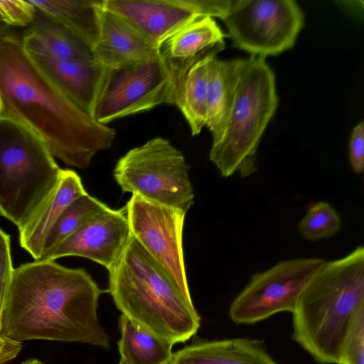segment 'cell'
Segmentation results:
<instances>
[{
  "label": "cell",
  "mask_w": 364,
  "mask_h": 364,
  "mask_svg": "<svg viewBox=\"0 0 364 364\" xmlns=\"http://www.w3.org/2000/svg\"><path fill=\"white\" fill-rule=\"evenodd\" d=\"M230 4L231 0H104L105 8L124 18L158 48L197 18L222 19Z\"/></svg>",
  "instance_id": "7c38bea8"
},
{
  "label": "cell",
  "mask_w": 364,
  "mask_h": 364,
  "mask_svg": "<svg viewBox=\"0 0 364 364\" xmlns=\"http://www.w3.org/2000/svg\"><path fill=\"white\" fill-rule=\"evenodd\" d=\"M21 364H43L41 360L36 359V358H31L28 359Z\"/></svg>",
  "instance_id": "1f68e13d"
},
{
  "label": "cell",
  "mask_w": 364,
  "mask_h": 364,
  "mask_svg": "<svg viewBox=\"0 0 364 364\" xmlns=\"http://www.w3.org/2000/svg\"><path fill=\"white\" fill-rule=\"evenodd\" d=\"M28 54L65 95L92 116L105 72L103 67L95 60H62Z\"/></svg>",
  "instance_id": "9a60e30c"
},
{
  "label": "cell",
  "mask_w": 364,
  "mask_h": 364,
  "mask_svg": "<svg viewBox=\"0 0 364 364\" xmlns=\"http://www.w3.org/2000/svg\"><path fill=\"white\" fill-rule=\"evenodd\" d=\"M22 348L21 342L8 337L0 329V364H6L14 360Z\"/></svg>",
  "instance_id": "f546056e"
},
{
  "label": "cell",
  "mask_w": 364,
  "mask_h": 364,
  "mask_svg": "<svg viewBox=\"0 0 364 364\" xmlns=\"http://www.w3.org/2000/svg\"><path fill=\"white\" fill-rule=\"evenodd\" d=\"M109 208L88 193L73 201L49 230L39 260H48L54 250L92 218Z\"/></svg>",
  "instance_id": "cb8c5ba5"
},
{
  "label": "cell",
  "mask_w": 364,
  "mask_h": 364,
  "mask_svg": "<svg viewBox=\"0 0 364 364\" xmlns=\"http://www.w3.org/2000/svg\"><path fill=\"white\" fill-rule=\"evenodd\" d=\"M102 291L82 268L34 260L14 269L1 330L17 341L80 342L109 349L97 316Z\"/></svg>",
  "instance_id": "7a4b0ae2"
},
{
  "label": "cell",
  "mask_w": 364,
  "mask_h": 364,
  "mask_svg": "<svg viewBox=\"0 0 364 364\" xmlns=\"http://www.w3.org/2000/svg\"><path fill=\"white\" fill-rule=\"evenodd\" d=\"M364 124L360 122L353 129L349 144V160L352 168L356 173L364 169Z\"/></svg>",
  "instance_id": "f1b7e54d"
},
{
  "label": "cell",
  "mask_w": 364,
  "mask_h": 364,
  "mask_svg": "<svg viewBox=\"0 0 364 364\" xmlns=\"http://www.w3.org/2000/svg\"><path fill=\"white\" fill-rule=\"evenodd\" d=\"M220 51H211L196 60L187 69L178 89L175 105L193 136L199 134L206 125L209 63Z\"/></svg>",
  "instance_id": "44dd1931"
},
{
  "label": "cell",
  "mask_w": 364,
  "mask_h": 364,
  "mask_svg": "<svg viewBox=\"0 0 364 364\" xmlns=\"http://www.w3.org/2000/svg\"><path fill=\"white\" fill-rule=\"evenodd\" d=\"M14 269L10 236L0 228V323L4 301L12 279Z\"/></svg>",
  "instance_id": "83f0119b"
},
{
  "label": "cell",
  "mask_w": 364,
  "mask_h": 364,
  "mask_svg": "<svg viewBox=\"0 0 364 364\" xmlns=\"http://www.w3.org/2000/svg\"><path fill=\"white\" fill-rule=\"evenodd\" d=\"M32 130L0 117V215L23 228L57 188L63 173Z\"/></svg>",
  "instance_id": "8992f818"
},
{
  "label": "cell",
  "mask_w": 364,
  "mask_h": 364,
  "mask_svg": "<svg viewBox=\"0 0 364 364\" xmlns=\"http://www.w3.org/2000/svg\"><path fill=\"white\" fill-rule=\"evenodd\" d=\"M0 117L23 124L65 164L87 168L109 149L116 130L97 122L38 67L21 38H0Z\"/></svg>",
  "instance_id": "6da1fadb"
},
{
  "label": "cell",
  "mask_w": 364,
  "mask_h": 364,
  "mask_svg": "<svg viewBox=\"0 0 364 364\" xmlns=\"http://www.w3.org/2000/svg\"><path fill=\"white\" fill-rule=\"evenodd\" d=\"M51 15L92 50L100 35V10L104 0H28Z\"/></svg>",
  "instance_id": "7402d4cb"
},
{
  "label": "cell",
  "mask_w": 364,
  "mask_h": 364,
  "mask_svg": "<svg viewBox=\"0 0 364 364\" xmlns=\"http://www.w3.org/2000/svg\"><path fill=\"white\" fill-rule=\"evenodd\" d=\"M131 235L171 276L192 301L186 278L182 233L187 212L132 195L124 208Z\"/></svg>",
  "instance_id": "8fae6325"
},
{
  "label": "cell",
  "mask_w": 364,
  "mask_h": 364,
  "mask_svg": "<svg viewBox=\"0 0 364 364\" xmlns=\"http://www.w3.org/2000/svg\"><path fill=\"white\" fill-rule=\"evenodd\" d=\"M196 60L174 62L159 50L141 62L105 68L92 117L99 123L107 124L162 104L175 105L179 85Z\"/></svg>",
  "instance_id": "52a82bcc"
},
{
  "label": "cell",
  "mask_w": 364,
  "mask_h": 364,
  "mask_svg": "<svg viewBox=\"0 0 364 364\" xmlns=\"http://www.w3.org/2000/svg\"><path fill=\"white\" fill-rule=\"evenodd\" d=\"M242 59L223 60L213 57L209 63L206 127L213 144L222 137L235 96Z\"/></svg>",
  "instance_id": "d6986e66"
},
{
  "label": "cell",
  "mask_w": 364,
  "mask_h": 364,
  "mask_svg": "<svg viewBox=\"0 0 364 364\" xmlns=\"http://www.w3.org/2000/svg\"><path fill=\"white\" fill-rule=\"evenodd\" d=\"M21 40L28 53L62 60H95L88 45L55 18L36 6L31 28Z\"/></svg>",
  "instance_id": "2e32d148"
},
{
  "label": "cell",
  "mask_w": 364,
  "mask_h": 364,
  "mask_svg": "<svg viewBox=\"0 0 364 364\" xmlns=\"http://www.w3.org/2000/svg\"><path fill=\"white\" fill-rule=\"evenodd\" d=\"M131 232L124 210L110 208L92 218L64 240L48 260L78 256L109 270L125 250Z\"/></svg>",
  "instance_id": "4fadbf2b"
},
{
  "label": "cell",
  "mask_w": 364,
  "mask_h": 364,
  "mask_svg": "<svg viewBox=\"0 0 364 364\" xmlns=\"http://www.w3.org/2000/svg\"><path fill=\"white\" fill-rule=\"evenodd\" d=\"M326 262L314 257L286 259L255 273L232 300L230 319L253 324L280 312L292 314L301 293Z\"/></svg>",
  "instance_id": "30bf717a"
},
{
  "label": "cell",
  "mask_w": 364,
  "mask_h": 364,
  "mask_svg": "<svg viewBox=\"0 0 364 364\" xmlns=\"http://www.w3.org/2000/svg\"><path fill=\"white\" fill-rule=\"evenodd\" d=\"M108 272V292L118 310L134 324L173 344L184 343L197 333L200 317L193 301L132 235Z\"/></svg>",
  "instance_id": "3957f363"
},
{
  "label": "cell",
  "mask_w": 364,
  "mask_h": 364,
  "mask_svg": "<svg viewBox=\"0 0 364 364\" xmlns=\"http://www.w3.org/2000/svg\"><path fill=\"white\" fill-rule=\"evenodd\" d=\"M189 168L181 151L158 136L123 155L113 176L124 193L187 212L194 202Z\"/></svg>",
  "instance_id": "ba28073f"
},
{
  "label": "cell",
  "mask_w": 364,
  "mask_h": 364,
  "mask_svg": "<svg viewBox=\"0 0 364 364\" xmlns=\"http://www.w3.org/2000/svg\"><path fill=\"white\" fill-rule=\"evenodd\" d=\"M120 339L117 343L121 358L127 364H168L172 358L170 341L134 324L125 316L119 318Z\"/></svg>",
  "instance_id": "603a6c76"
},
{
  "label": "cell",
  "mask_w": 364,
  "mask_h": 364,
  "mask_svg": "<svg viewBox=\"0 0 364 364\" xmlns=\"http://www.w3.org/2000/svg\"><path fill=\"white\" fill-rule=\"evenodd\" d=\"M341 220L338 212L327 202L312 205L298 224L300 236L316 241L334 235L341 228Z\"/></svg>",
  "instance_id": "d4e9b609"
},
{
  "label": "cell",
  "mask_w": 364,
  "mask_h": 364,
  "mask_svg": "<svg viewBox=\"0 0 364 364\" xmlns=\"http://www.w3.org/2000/svg\"><path fill=\"white\" fill-rule=\"evenodd\" d=\"M225 36L213 18L201 17L168 37L160 50L172 61L191 63L215 49L223 50Z\"/></svg>",
  "instance_id": "ffe728a7"
},
{
  "label": "cell",
  "mask_w": 364,
  "mask_h": 364,
  "mask_svg": "<svg viewBox=\"0 0 364 364\" xmlns=\"http://www.w3.org/2000/svg\"><path fill=\"white\" fill-rule=\"evenodd\" d=\"M221 20L234 47L265 58L291 48L304 26L293 0H231Z\"/></svg>",
  "instance_id": "9c48e42d"
},
{
  "label": "cell",
  "mask_w": 364,
  "mask_h": 364,
  "mask_svg": "<svg viewBox=\"0 0 364 364\" xmlns=\"http://www.w3.org/2000/svg\"><path fill=\"white\" fill-rule=\"evenodd\" d=\"M92 50L96 63L104 68L112 69L152 58L160 48L124 18L105 8L103 3L100 35Z\"/></svg>",
  "instance_id": "5bb4252c"
},
{
  "label": "cell",
  "mask_w": 364,
  "mask_h": 364,
  "mask_svg": "<svg viewBox=\"0 0 364 364\" xmlns=\"http://www.w3.org/2000/svg\"><path fill=\"white\" fill-rule=\"evenodd\" d=\"M364 309V248L326 262L301 293L293 314L294 340L321 364H338L356 315Z\"/></svg>",
  "instance_id": "277c9868"
},
{
  "label": "cell",
  "mask_w": 364,
  "mask_h": 364,
  "mask_svg": "<svg viewBox=\"0 0 364 364\" xmlns=\"http://www.w3.org/2000/svg\"><path fill=\"white\" fill-rule=\"evenodd\" d=\"M338 364H364V309L356 315L346 335Z\"/></svg>",
  "instance_id": "484cf974"
},
{
  "label": "cell",
  "mask_w": 364,
  "mask_h": 364,
  "mask_svg": "<svg viewBox=\"0 0 364 364\" xmlns=\"http://www.w3.org/2000/svg\"><path fill=\"white\" fill-rule=\"evenodd\" d=\"M35 6L29 1L0 0V22L23 27L33 21Z\"/></svg>",
  "instance_id": "4316f807"
},
{
  "label": "cell",
  "mask_w": 364,
  "mask_h": 364,
  "mask_svg": "<svg viewBox=\"0 0 364 364\" xmlns=\"http://www.w3.org/2000/svg\"><path fill=\"white\" fill-rule=\"evenodd\" d=\"M119 364H127L124 360H122V358L120 359V361L119 363Z\"/></svg>",
  "instance_id": "d6a6232c"
},
{
  "label": "cell",
  "mask_w": 364,
  "mask_h": 364,
  "mask_svg": "<svg viewBox=\"0 0 364 364\" xmlns=\"http://www.w3.org/2000/svg\"><path fill=\"white\" fill-rule=\"evenodd\" d=\"M277 105L275 76L265 57L242 59L223 134L209 152L223 177L237 173L246 178L256 171L258 146Z\"/></svg>",
  "instance_id": "5b68a950"
},
{
  "label": "cell",
  "mask_w": 364,
  "mask_h": 364,
  "mask_svg": "<svg viewBox=\"0 0 364 364\" xmlns=\"http://www.w3.org/2000/svg\"><path fill=\"white\" fill-rule=\"evenodd\" d=\"M168 364H278L259 341L248 338L202 341L173 354Z\"/></svg>",
  "instance_id": "ac0fdd59"
},
{
  "label": "cell",
  "mask_w": 364,
  "mask_h": 364,
  "mask_svg": "<svg viewBox=\"0 0 364 364\" xmlns=\"http://www.w3.org/2000/svg\"><path fill=\"white\" fill-rule=\"evenodd\" d=\"M82 180L73 170L63 169L60 181L46 203L21 229V247L39 260L46 236L65 209L75 199L87 194Z\"/></svg>",
  "instance_id": "e0dca14e"
},
{
  "label": "cell",
  "mask_w": 364,
  "mask_h": 364,
  "mask_svg": "<svg viewBox=\"0 0 364 364\" xmlns=\"http://www.w3.org/2000/svg\"><path fill=\"white\" fill-rule=\"evenodd\" d=\"M8 28H9L8 25L0 22V38H1L2 36H4L5 35L4 33Z\"/></svg>",
  "instance_id": "4dcf8cb0"
}]
</instances>
